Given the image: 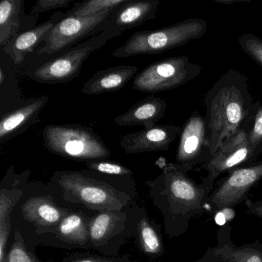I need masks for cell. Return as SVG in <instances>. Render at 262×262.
Wrapping results in <instances>:
<instances>
[{"mask_svg":"<svg viewBox=\"0 0 262 262\" xmlns=\"http://www.w3.org/2000/svg\"><path fill=\"white\" fill-rule=\"evenodd\" d=\"M188 171L176 162L168 163L159 176L146 182L150 197L163 216L165 232L170 237H179L188 231L190 222L202 215L214 188V184L205 178L197 183Z\"/></svg>","mask_w":262,"mask_h":262,"instance_id":"6da1fadb","label":"cell"},{"mask_svg":"<svg viewBox=\"0 0 262 262\" xmlns=\"http://www.w3.org/2000/svg\"><path fill=\"white\" fill-rule=\"evenodd\" d=\"M205 105L207 133L214 156L225 141L254 121L261 103L254 102L246 76L231 69L208 90Z\"/></svg>","mask_w":262,"mask_h":262,"instance_id":"7a4b0ae2","label":"cell"},{"mask_svg":"<svg viewBox=\"0 0 262 262\" xmlns=\"http://www.w3.org/2000/svg\"><path fill=\"white\" fill-rule=\"evenodd\" d=\"M129 179L90 170L59 171L53 173L50 186L68 203L98 212L123 211L134 206L131 194L120 187V184Z\"/></svg>","mask_w":262,"mask_h":262,"instance_id":"3957f363","label":"cell"},{"mask_svg":"<svg viewBox=\"0 0 262 262\" xmlns=\"http://www.w3.org/2000/svg\"><path fill=\"white\" fill-rule=\"evenodd\" d=\"M207 30L206 21L191 18L159 30L136 32L113 55L115 57L128 58L159 54L201 39Z\"/></svg>","mask_w":262,"mask_h":262,"instance_id":"277c9868","label":"cell"},{"mask_svg":"<svg viewBox=\"0 0 262 262\" xmlns=\"http://www.w3.org/2000/svg\"><path fill=\"white\" fill-rule=\"evenodd\" d=\"M42 139L49 151L64 159L86 163L111 156L110 148L94 130L79 124L46 125Z\"/></svg>","mask_w":262,"mask_h":262,"instance_id":"5b68a950","label":"cell"},{"mask_svg":"<svg viewBox=\"0 0 262 262\" xmlns=\"http://www.w3.org/2000/svg\"><path fill=\"white\" fill-rule=\"evenodd\" d=\"M143 211L134 205L123 211L95 214L89 224L92 248L107 257L116 255L125 241L136 232Z\"/></svg>","mask_w":262,"mask_h":262,"instance_id":"8992f818","label":"cell"},{"mask_svg":"<svg viewBox=\"0 0 262 262\" xmlns=\"http://www.w3.org/2000/svg\"><path fill=\"white\" fill-rule=\"evenodd\" d=\"M202 70L188 56L167 58L151 63L136 75L132 89L148 93L168 91L195 79Z\"/></svg>","mask_w":262,"mask_h":262,"instance_id":"52a82bcc","label":"cell"},{"mask_svg":"<svg viewBox=\"0 0 262 262\" xmlns=\"http://www.w3.org/2000/svg\"><path fill=\"white\" fill-rule=\"evenodd\" d=\"M113 36L105 32L99 33L62 55H59L36 67L29 75L36 82L46 84L65 83L80 74L82 66L93 52L106 44Z\"/></svg>","mask_w":262,"mask_h":262,"instance_id":"ba28073f","label":"cell"},{"mask_svg":"<svg viewBox=\"0 0 262 262\" xmlns=\"http://www.w3.org/2000/svg\"><path fill=\"white\" fill-rule=\"evenodd\" d=\"M112 13L113 11L87 17L64 15L49 33L43 46L38 50V55L53 56L102 33L104 24Z\"/></svg>","mask_w":262,"mask_h":262,"instance_id":"9c48e42d","label":"cell"},{"mask_svg":"<svg viewBox=\"0 0 262 262\" xmlns=\"http://www.w3.org/2000/svg\"><path fill=\"white\" fill-rule=\"evenodd\" d=\"M262 180V161L228 171L207 199L212 212L237 206L245 202L249 191Z\"/></svg>","mask_w":262,"mask_h":262,"instance_id":"30bf717a","label":"cell"},{"mask_svg":"<svg viewBox=\"0 0 262 262\" xmlns=\"http://www.w3.org/2000/svg\"><path fill=\"white\" fill-rule=\"evenodd\" d=\"M179 136L176 163L190 171L212 159L205 117L199 111L188 118Z\"/></svg>","mask_w":262,"mask_h":262,"instance_id":"8fae6325","label":"cell"},{"mask_svg":"<svg viewBox=\"0 0 262 262\" xmlns=\"http://www.w3.org/2000/svg\"><path fill=\"white\" fill-rule=\"evenodd\" d=\"M253 122L225 141L212 159L201 165V169L207 172L205 178L206 180L214 184L219 176L223 173L254 162L255 160L248 142V131Z\"/></svg>","mask_w":262,"mask_h":262,"instance_id":"7c38bea8","label":"cell"},{"mask_svg":"<svg viewBox=\"0 0 262 262\" xmlns=\"http://www.w3.org/2000/svg\"><path fill=\"white\" fill-rule=\"evenodd\" d=\"M229 224L221 227L217 232V245L208 248L196 262H262V242L237 246L231 238Z\"/></svg>","mask_w":262,"mask_h":262,"instance_id":"4fadbf2b","label":"cell"},{"mask_svg":"<svg viewBox=\"0 0 262 262\" xmlns=\"http://www.w3.org/2000/svg\"><path fill=\"white\" fill-rule=\"evenodd\" d=\"M160 5L159 0H128V2L113 10L104 24L103 31L118 37L128 30L140 27L155 19Z\"/></svg>","mask_w":262,"mask_h":262,"instance_id":"5bb4252c","label":"cell"},{"mask_svg":"<svg viewBox=\"0 0 262 262\" xmlns=\"http://www.w3.org/2000/svg\"><path fill=\"white\" fill-rule=\"evenodd\" d=\"M181 132L182 128L177 125H156L124 136L120 145L127 154L167 151Z\"/></svg>","mask_w":262,"mask_h":262,"instance_id":"9a60e30c","label":"cell"},{"mask_svg":"<svg viewBox=\"0 0 262 262\" xmlns=\"http://www.w3.org/2000/svg\"><path fill=\"white\" fill-rule=\"evenodd\" d=\"M70 211L58 205L50 195L31 196L21 207L24 220L34 225L39 234L56 232L59 224Z\"/></svg>","mask_w":262,"mask_h":262,"instance_id":"2e32d148","label":"cell"},{"mask_svg":"<svg viewBox=\"0 0 262 262\" xmlns=\"http://www.w3.org/2000/svg\"><path fill=\"white\" fill-rule=\"evenodd\" d=\"M48 102L49 97L47 96L32 98L3 115L0 121V143L8 142L39 122V113Z\"/></svg>","mask_w":262,"mask_h":262,"instance_id":"e0dca14e","label":"cell"},{"mask_svg":"<svg viewBox=\"0 0 262 262\" xmlns=\"http://www.w3.org/2000/svg\"><path fill=\"white\" fill-rule=\"evenodd\" d=\"M63 16L62 12H56L47 22L36 26L31 30L21 32L4 47L3 50L15 64L22 63L29 54L36 50L38 46L43 43L53 27Z\"/></svg>","mask_w":262,"mask_h":262,"instance_id":"ac0fdd59","label":"cell"},{"mask_svg":"<svg viewBox=\"0 0 262 262\" xmlns=\"http://www.w3.org/2000/svg\"><path fill=\"white\" fill-rule=\"evenodd\" d=\"M167 110L165 100L162 98L148 96L137 102L128 111L115 118V123L119 126L142 125L150 128L162 119Z\"/></svg>","mask_w":262,"mask_h":262,"instance_id":"d6986e66","label":"cell"},{"mask_svg":"<svg viewBox=\"0 0 262 262\" xmlns=\"http://www.w3.org/2000/svg\"><path fill=\"white\" fill-rule=\"evenodd\" d=\"M138 70L135 66H119L101 70L84 84L81 92L88 96L114 93L123 88Z\"/></svg>","mask_w":262,"mask_h":262,"instance_id":"ffe728a7","label":"cell"},{"mask_svg":"<svg viewBox=\"0 0 262 262\" xmlns=\"http://www.w3.org/2000/svg\"><path fill=\"white\" fill-rule=\"evenodd\" d=\"M82 211H72L62 219L55 234L65 243L80 248H92L90 219Z\"/></svg>","mask_w":262,"mask_h":262,"instance_id":"44dd1931","label":"cell"},{"mask_svg":"<svg viewBox=\"0 0 262 262\" xmlns=\"http://www.w3.org/2000/svg\"><path fill=\"white\" fill-rule=\"evenodd\" d=\"M25 16L24 0H3L0 3V46L3 48L21 33Z\"/></svg>","mask_w":262,"mask_h":262,"instance_id":"7402d4cb","label":"cell"},{"mask_svg":"<svg viewBox=\"0 0 262 262\" xmlns=\"http://www.w3.org/2000/svg\"><path fill=\"white\" fill-rule=\"evenodd\" d=\"M138 245L147 255L158 257L165 253L161 226L150 220L144 211L136 229Z\"/></svg>","mask_w":262,"mask_h":262,"instance_id":"603a6c76","label":"cell"},{"mask_svg":"<svg viewBox=\"0 0 262 262\" xmlns=\"http://www.w3.org/2000/svg\"><path fill=\"white\" fill-rule=\"evenodd\" d=\"M128 0H90L82 3L74 4V7L67 13L65 16H96L102 13L113 11L118 7L124 5Z\"/></svg>","mask_w":262,"mask_h":262,"instance_id":"cb8c5ba5","label":"cell"},{"mask_svg":"<svg viewBox=\"0 0 262 262\" xmlns=\"http://www.w3.org/2000/svg\"><path fill=\"white\" fill-rule=\"evenodd\" d=\"M85 165L90 171L105 176L130 178L133 174L132 170L118 162H108L106 160L93 161L86 162Z\"/></svg>","mask_w":262,"mask_h":262,"instance_id":"d4e9b609","label":"cell"},{"mask_svg":"<svg viewBox=\"0 0 262 262\" xmlns=\"http://www.w3.org/2000/svg\"><path fill=\"white\" fill-rule=\"evenodd\" d=\"M6 262H42L33 254L24 243L20 232H15L14 242L6 257Z\"/></svg>","mask_w":262,"mask_h":262,"instance_id":"484cf974","label":"cell"},{"mask_svg":"<svg viewBox=\"0 0 262 262\" xmlns=\"http://www.w3.org/2000/svg\"><path fill=\"white\" fill-rule=\"evenodd\" d=\"M239 46L245 54L262 67V39L255 35H242L237 39Z\"/></svg>","mask_w":262,"mask_h":262,"instance_id":"4316f807","label":"cell"},{"mask_svg":"<svg viewBox=\"0 0 262 262\" xmlns=\"http://www.w3.org/2000/svg\"><path fill=\"white\" fill-rule=\"evenodd\" d=\"M13 188H1L0 192V223L6 222L10 219V213L13 211V207L16 202L19 200L23 195V190L16 188L13 185Z\"/></svg>","mask_w":262,"mask_h":262,"instance_id":"83f0119b","label":"cell"},{"mask_svg":"<svg viewBox=\"0 0 262 262\" xmlns=\"http://www.w3.org/2000/svg\"><path fill=\"white\" fill-rule=\"evenodd\" d=\"M248 142L256 160L262 155V105L257 110L252 125L248 131Z\"/></svg>","mask_w":262,"mask_h":262,"instance_id":"f1b7e54d","label":"cell"},{"mask_svg":"<svg viewBox=\"0 0 262 262\" xmlns=\"http://www.w3.org/2000/svg\"><path fill=\"white\" fill-rule=\"evenodd\" d=\"M62 262H139L132 260L129 256L122 257H105L95 254H73L64 259Z\"/></svg>","mask_w":262,"mask_h":262,"instance_id":"f546056e","label":"cell"},{"mask_svg":"<svg viewBox=\"0 0 262 262\" xmlns=\"http://www.w3.org/2000/svg\"><path fill=\"white\" fill-rule=\"evenodd\" d=\"M72 0H39L33 6L30 15L34 17H39L41 13H46L56 9L66 8L72 4Z\"/></svg>","mask_w":262,"mask_h":262,"instance_id":"4dcf8cb0","label":"cell"},{"mask_svg":"<svg viewBox=\"0 0 262 262\" xmlns=\"http://www.w3.org/2000/svg\"><path fill=\"white\" fill-rule=\"evenodd\" d=\"M11 230L10 219L0 223V262H6L7 246Z\"/></svg>","mask_w":262,"mask_h":262,"instance_id":"1f68e13d","label":"cell"},{"mask_svg":"<svg viewBox=\"0 0 262 262\" xmlns=\"http://www.w3.org/2000/svg\"><path fill=\"white\" fill-rule=\"evenodd\" d=\"M245 205L248 213L262 219V199L255 201L247 199Z\"/></svg>","mask_w":262,"mask_h":262,"instance_id":"d6a6232c","label":"cell"},{"mask_svg":"<svg viewBox=\"0 0 262 262\" xmlns=\"http://www.w3.org/2000/svg\"><path fill=\"white\" fill-rule=\"evenodd\" d=\"M214 1L217 4H225L228 6L231 5V4H240V3L251 2V0H214Z\"/></svg>","mask_w":262,"mask_h":262,"instance_id":"836d02e7","label":"cell"},{"mask_svg":"<svg viewBox=\"0 0 262 262\" xmlns=\"http://www.w3.org/2000/svg\"><path fill=\"white\" fill-rule=\"evenodd\" d=\"M6 79H7V76H6L5 73H4V69H0V85L3 86L4 82H6Z\"/></svg>","mask_w":262,"mask_h":262,"instance_id":"e575fe53","label":"cell"}]
</instances>
